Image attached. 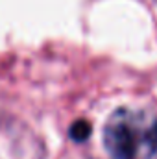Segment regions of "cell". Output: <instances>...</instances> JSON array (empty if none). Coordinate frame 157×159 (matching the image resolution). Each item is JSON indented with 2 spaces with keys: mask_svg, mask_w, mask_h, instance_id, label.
Masks as SVG:
<instances>
[{
  "mask_svg": "<svg viewBox=\"0 0 157 159\" xmlns=\"http://www.w3.org/2000/svg\"><path fill=\"white\" fill-rule=\"evenodd\" d=\"M104 144L113 159H152L157 154V115L117 109L105 122Z\"/></svg>",
  "mask_w": 157,
  "mask_h": 159,
  "instance_id": "1",
  "label": "cell"
},
{
  "mask_svg": "<svg viewBox=\"0 0 157 159\" xmlns=\"http://www.w3.org/2000/svg\"><path fill=\"white\" fill-rule=\"evenodd\" d=\"M91 135V126H89V122H85V120H78V122H74L72 124V128H70V137L74 139V141H85L87 137Z\"/></svg>",
  "mask_w": 157,
  "mask_h": 159,
  "instance_id": "2",
  "label": "cell"
}]
</instances>
